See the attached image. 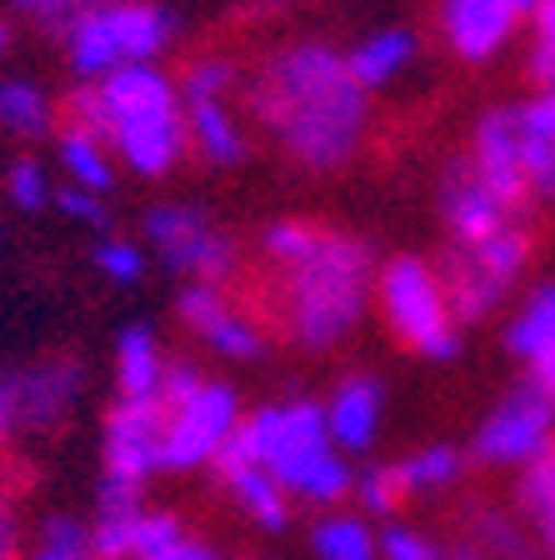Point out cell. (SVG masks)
<instances>
[{"instance_id":"1","label":"cell","mask_w":555,"mask_h":560,"mask_svg":"<svg viewBox=\"0 0 555 560\" xmlns=\"http://www.w3.org/2000/svg\"><path fill=\"white\" fill-rule=\"evenodd\" d=\"M251 116L286 145L305 171H340L360 151L370 116V91H360L346 50L325 40H296L276 50L245 85Z\"/></svg>"},{"instance_id":"2","label":"cell","mask_w":555,"mask_h":560,"mask_svg":"<svg viewBox=\"0 0 555 560\" xmlns=\"http://www.w3.org/2000/svg\"><path fill=\"white\" fill-rule=\"evenodd\" d=\"M231 466H266L286 486L290 501L315 505V511H336L356 486L350 455H340L325 431V406L301 396L241 416L235 435L216 455V470Z\"/></svg>"},{"instance_id":"3","label":"cell","mask_w":555,"mask_h":560,"mask_svg":"<svg viewBox=\"0 0 555 560\" xmlns=\"http://www.w3.org/2000/svg\"><path fill=\"white\" fill-rule=\"evenodd\" d=\"M370 295H375V266L370 245L350 231L321 225L305 256L276 266V315L280 330L301 350H331L360 326Z\"/></svg>"},{"instance_id":"4","label":"cell","mask_w":555,"mask_h":560,"mask_svg":"<svg viewBox=\"0 0 555 560\" xmlns=\"http://www.w3.org/2000/svg\"><path fill=\"white\" fill-rule=\"evenodd\" d=\"M375 305L381 320L405 350L420 361H455L461 355V320L451 311V295L440 285V270L420 256H395L375 270Z\"/></svg>"},{"instance_id":"5","label":"cell","mask_w":555,"mask_h":560,"mask_svg":"<svg viewBox=\"0 0 555 560\" xmlns=\"http://www.w3.org/2000/svg\"><path fill=\"white\" fill-rule=\"evenodd\" d=\"M175 35V15L155 0H101L66 31V60L81 81L126 66H155Z\"/></svg>"},{"instance_id":"6","label":"cell","mask_w":555,"mask_h":560,"mask_svg":"<svg viewBox=\"0 0 555 560\" xmlns=\"http://www.w3.org/2000/svg\"><path fill=\"white\" fill-rule=\"evenodd\" d=\"M531 266V231L521 221L496 231L490 241L475 245H451L446 260H440V285L451 295L455 320H486L506 305L510 285L525 276Z\"/></svg>"},{"instance_id":"7","label":"cell","mask_w":555,"mask_h":560,"mask_svg":"<svg viewBox=\"0 0 555 560\" xmlns=\"http://www.w3.org/2000/svg\"><path fill=\"white\" fill-rule=\"evenodd\" d=\"M146 241L161 256V266L185 280L226 285L235 276V266H241L231 231L210 210L185 206V200H165V206L146 210Z\"/></svg>"},{"instance_id":"8","label":"cell","mask_w":555,"mask_h":560,"mask_svg":"<svg viewBox=\"0 0 555 560\" xmlns=\"http://www.w3.org/2000/svg\"><path fill=\"white\" fill-rule=\"evenodd\" d=\"M555 445V400L535 381L510 385L471 435V455L496 470H525Z\"/></svg>"},{"instance_id":"9","label":"cell","mask_w":555,"mask_h":560,"mask_svg":"<svg viewBox=\"0 0 555 560\" xmlns=\"http://www.w3.org/2000/svg\"><path fill=\"white\" fill-rule=\"evenodd\" d=\"M241 396L226 381H200L185 400L165 406V441H161V470L181 476V470L216 466L220 445L241 425Z\"/></svg>"},{"instance_id":"10","label":"cell","mask_w":555,"mask_h":560,"mask_svg":"<svg viewBox=\"0 0 555 560\" xmlns=\"http://www.w3.org/2000/svg\"><path fill=\"white\" fill-rule=\"evenodd\" d=\"M161 441H165V400H116L101 431V460L105 480L140 486L161 476Z\"/></svg>"},{"instance_id":"11","label":"cell","mask_w":555,"mask_h":560,"mask_svg":"<svg viewBox=\"0 0 555 560\" xmlns=\"http://www.w3.org/2000/svg\"><path fill=\"white\" fill-rule=\"evenodd\" d=\"M471 175L500 206H510L516 215L525 210L531 200V180H525V136H521V110H486V116L475 120L471 130V155H465Z\"/></svg>"},{"instance_id":"12","label":"cell","mask_w":555,"mask_h":560,"mask_svg":"<svg viewBox=\"0 0 555 560\" xmlns=\"http://www.w3.org/2000/svg\"><path fill=\"white\" fill-rule=\"evenodd\" d=\"M175 315L185 320L200 346L226 355V361H261L266 355V330L226 295V285H206V280H185V291L175 295Z\"/></svg>"},{"instance_id":"13","label":"cell","mask_w":555,"mask_h":560,"mask_svg":"<svg viewBox=\"0 0 555 560\" xmlns=\"http://www.w3.org/2000/svg\"><path fill=\"white\" fill-rule=\"evenodd\" d=\"M81 390H85V365L70 361V355H50V361H35L25 371H15L5 381L15 431H56L60 420L76 410Z\"/></svg>"},{"instance_id":"14","label":"cell","mask_w":555,"mask_h":560,"mask_svg":"<svg viewBox=\"0 0 555 560\" xmlns=\"http://www.w3.org/2000/svg\"><path fill=\"white\" fill-rule=\"evenodd\" d=\"M531 11L535 0H440V35L461 60L481 66L506 50V40L521 21H531Z\"/></svg>"},{"instance_id":"15","label":"cell","mask_w":555,"mask_h":560,"mask_svg":"<svg viewBox=\"0 0 555 560\" xmlns=\"http://www.w3.org/2000/svg\"><path fill=\"white\" fill-rule=\"evenodd\" d=\"M440 221L451 231V245H475V241H490V235L506 231V225H516L521 215L510 206H500L471 175V165L455 161L451 171H446V180H440Z\"/></svg>"},{"instance_id":"16","label":"cell","mask_w":555,"mask_h":560,"mask_svg":"<svg viewBox=\"0 0 555 560\" xmlns=\"http://www.w3.org/2000/svg\"><path fill=\"white\" fill-rule=\"evenodd\" d=\"M321 406H325L331 445H336L340 455H366L385 420V385L375 381V375H346Z\"/></svg>"},{"instance_id":"17","label":"cell","mask_w":555,"mask_h":560,"mask_svg":"<svg viewBox=\"0 0 555 560\" xmlns=\"http://www.w3.org/2000/svg\"><path fill=\"white\" fill-rule=\"evenodd\" d=\"M185 130H190V145L200 151V161L216 171H231L245 161V130L231 101H185Z\"/></svg>"},{"instance_id":"18","label":"cell","mask_w":555,"mask_h":560,"mask_svg":"<svg viewBox=\"0 0 555 560\" xmlns=\"http://www.w3.org/2000/svg\"><path fill=\"white\" fill-rule=\"evenodd\" d=\"M216 476L226 480V490H231V501L241 505L245 521H255L261 530H270V536L290 530V511H296V501H290L286 486H280L266 466H231V470H216Z\"/></svg>"},{"instance_id":"19","label":"cell","mask_w":555,"mask_h":560,"mask_svg":"<svg viewBox=\"0 0 555 560\" xmlns=\"http://www.w3.org/2000/svg\"><path fill=\"white\" fill-rule=\"evenodd\" d=\"M411 60H416V31H405V25H385V31L366 35L360 46L346 50V66H350V75H356L360 91H381V85H391Z\"/></svg>"},{"instance_id":"20","label":"cell","mask_w":555,"mask_h":560,"mask_svg":"<svg viewBox=\"0 0 555 560\" xmlns=\"http://www.w3.org/2000/svg\"><path fill=\"white\" fill-rule=\"evenodd\" d=\"M165 381V355L146 326H126L116 336V396L120 400H155Z\"/></svg>"},{"instance_id":"21","label":"cell","mask_w":555,"mask_h":560,"mask_svg":"<svg viewBox=\"0 0 555 560\" xmlns=\"http://www.w3.org/2000/svg\"><path fill=\"white\" fill-rule=\"evenodd\" d=\"M220 550L210 540L190 536L181 525V515L171 511H140V525H136V540H130V560H216Z\"/></svg>"},{"instance_id":"22","label":"cell","mask_w":555,"mask_h":560,"mask_svg":"<svg viewBox=\"0 0 555 560\" xmlns=\"http://www.w3.org/2000/svg\"><path fill=\"white\" fill-rule=\"evenodd\" d=\"M315 560H381V530L360 511H321L311 525Z\"/></svg>"},{"instance_id":"23","label":"cell","mask_w":555,"mask_h":560,"mask_svg":"<svg viewBox=\"0 0 555 560\" xmlns=\"http://www.w3.org/2000/svg\"><path fill=\"white\" fill-rule=\"evenodd\" d=\"M56 161L70 175V186L91 190V196H105V190L116 186V155H111V145L81 126H66L56 136Z\"/></svg>"},{"instance_id":"24","label":"cell","mask_w":555,"mask_h":560,"mask_svg":"<svg viewBox=\"0 0 555 560\" xmlns=\"http://www.w3.org/2000/svg\"><path fill=\"white\" fill-rule=\"evenodd\" d=\"M471 546L486 560H545L541 540L531 536V525L516 511H496V505L471 511Z\"/></svg>"},{"instance_id":"25","label":"cell","mask_w":555,"mask_h":560,"mask_svg":"<svg viewBox=\"0 0 555 560\" xmlns=\"http://www.w3.org/2000/svg\"><path fill=\"white\" fill-rule=\"evenodd\" d=\"M516 515L531 525V536L541 540L545 560H555V445L521 470L516 480Z\"/></svg>"},{"instance_id":"26","label":"cell","mask_w":555,"mask_h":560,"mask_svg":"<svg viewBox=\"0 0 555 560\" xmlns=\"http://www.w3.org/2000/svg\"><path fill=\"white\" fill-rule=\"evenodd\" d=\"M551 346H555V285H535V291L521 301V311L510 315L506 350L516 361L535 365Z\"/></svg>"},{"instance_id":"27","label":"cell","mask_w":555,"mask_h":560,"mask_svg":"<svg viewBox=\"0 0 555 560\" xmlns=\"http://www.w3.org/2000/svg\"><path fill=\"white\" fill-rule=\"evenodd\" d=\"M0 130H11V136H21V140L50 136V130H56V105H50V95L41 91V85L21 81V75L0 81Z\"/></svg>"},{"instance_id":"28","label":"cell","mask_w":555,"mask_h":560,"mask_svg":"<svg viewBox=\"0 0 555 560\" xmlns=\"http://www.w3.org/2000/svg\"><path fill=\"white\" fill-rule=\"evenodd\" d=\"M395 470H401L405 495H440V490H451L465 476V451L436 441V445L411 451L405 460H395Z\"/></svg>"},{"instance_id":"29","label":"cell","mask_w":555,"mask_h":560,"mask_svg":"<svg viewBox=\"0 0 555 560\" xmlns=\"http://www.w3.org/2000/svg\"><path fill=\"white\" fill-rule=\"evenodd\" d=\"M31 560H95L91 525L66 511L46 515V521H41V536H35V546H31Z\"/></svg>"},{"instance_id":"30","label":"cell","mask_w":555,"mask_h":560,"mask_svg":"<svg viewBox=\"0 0 555 560\" xmlns=\"http://www.w3.org/2000/svg\"><path fill=\"white\" fill-rule=\"evenodd\" d=\"M350 495L360 501V515L366 521H391V515H401V505L411 501L401 486V470L395 466H366L356 470V486H350Z\"/></svg>"},{"instance_id":"31","label":"cell","mask_w":555,"mask_h":560,"mask_svg":"<svg viewBox=\"0 0 555 560\" xmlns=\"http://www.w3.org/2000/svg\"><path fill=\"white\" fill-rule=\"evenodd\" d=\"M95 270H101L111 285H140L146 280V250L136 241H120V235H101L91 250Z\"/></svg>"},{"instance_id":"32","label":"cell","mask_w":555,"mask_h":560,"mask_svg":"<svg viewBox=\"0 0 555 560\" xmlns=\"http://www.w3.org/2000/svg\"><path fill=\"white\" fill-rule=\"evenodd\" d=\"M235 91V66L226 56H200L185 66L181 101H231Z\"/></svg>"},{"instance_id":"33","label":"cell","mask_w":555,"mask_h":560,"mask_svg":"<svg viewBox=\"0 0 555 560\" xmlns=\"http://www.w3.org/2000/svg\"><path fill=\"white\" fill-rule=\"evenodd\" d=\"M5 196H11V206L25 210V215L56 206V186H50V175L41 161H15L11 171H5Z\"/></svg>"},{"instance_id":"34","label":"cell","mask_w":555,"mask_h":560,"mask_svg":"<svg viewBox=\"0 0 555 560\" xmlns=\"http://www.w3.org/2000/svg\"><path fill=\"white\" fill-rule=\"evenodd\" d=\"M11 5H15V11H21L31 25H41V31L66 35L70 25L81 21L85 11H95L101 0H11Z\"/></svg>"},{"instance_id":"35","label":"cell","mask_w":555,"mask_h":560,"mask_svg":"<svg viewBox=\"0 0 555 560\" xmlns=\"http://www.w3.org/2000/svg\"><path fill=\"white\" fill-rule=\"evenodd\" d=\"M56 210H60V215H66V221L85 225V231H95V235H111V206H105L101 196H91V190H81V186H66V190H56Z\"/></svg>"},{"instance_id":"36","label":"cell","mask_w":555,"mask_h":560,"mask_svg":"<svg viewBox=\"0 0 555 560\" xmlns=\"http://www.w3.org/2000/svg\"><path fill=\"white\" fill-rule=\"evenodd\" d=\"M440 556H446V550H440L426 530H416V525L391 521L381 530V560H440Z\"/></svg>"},{"instance_id":"37","label":"cell","mask_w":555,"mask_h":560,"mask_svg":"<svg viewBox=\"0 0 555 560\" xmlns=\"http://www.w3.org/2000/svg\"><path fill=\"white\" fill-rule=\"evenodd\" d=\"M521 126L531 130V136L555 140V85H551V91L535 95L531 105H521Z\"/></svg>"},{"instance_id":"38","label":"cell","mask_w":555,"mask_h":560,"mask_svg":"<svg viewBox=\"0 0 555 560\" xmlns=\"http://www.w3.org/2000/svg\"><path fill=\"white\" fill-rule=\"evenodd\" d=\"M0 560H21V515L5 490H0Z\"/></svg>"},{"instance_id":"39","label":"cell","mask_w":555,"mask_h":560,"mask_svg":"<svg viewBox=\"0 0 555 560\" xmlns=\"http://www.w3.org/2000/svg\"><path fill=\"white\" fill-rule=\"evenodd\" d=\"M531 381H535V385H541L545 396H551V400H555V346H551V350H545L541 361H535V365H531Z\"/></svg>"},{"instance_id":"40","label":"cell","mask_w":555,"mask_h":560,"mask_svg":"<svg viewBox=\"0 0 555 560\" xmlns=\"http://www.w3.org/2000/svg\"><path fill=\"white\" fill-rule=\"evenodd\" d=\"M15 431V416H11V396H5V381H0V445H5V435Z\"/></svg>"},{"instance_id":"41","label":"cell","mask_w":555,"mask_h":560,"mask_svg":"<svg viewBox=\"0 0 555 560\" xmlns=\"http://www.w3.org/2000/svg\"><path fill=\"white\" fill-rule=\"evenodd\" d=\"M440 560H486V556H481V550H475V546H455V550H446V556H440Z\"/></svg>"},{"instance_id":"42","label":"cell","mask_w":555,"mask_h":560,"mask_svg":"<svg viewBox=\"0 0 555 560\" xmlns=\"http://www.w3.org/2000/svg\"><path fill=\"white\" fill-rule=\"evenodd\" d=\"M5 50H11V25L0 21V60H5Z\"/></svg>"},{"instance_id":"43","label":"cell","mask_w":555,"mask_h":560,"mask_svg":"<svg viewBox=\"0 0 555 560\" xmlns=\"http://www.w3.org/2000/svg\"><path fill=\"white\" fill-rule=\"evenodd\" d=\"M216 560H241V556H216Z\"/></svg>"}]
</instances>
